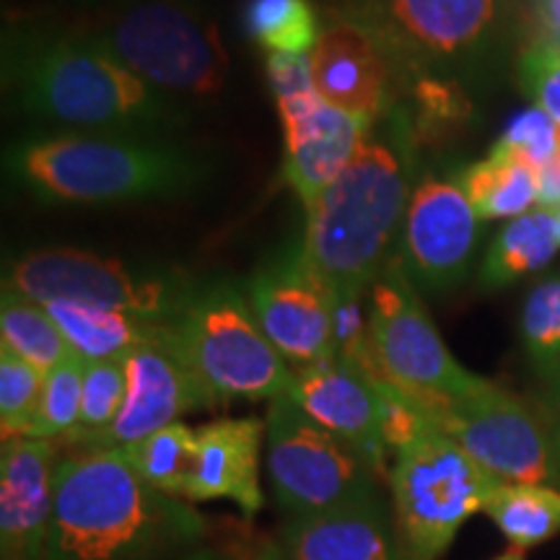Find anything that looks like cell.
<instances>
[{
	"label": "cell",
	"mask_w": 560,
	"mask_h": 560,
	"mask_svg": "<svg viewBox=\"0 0 560 560\" xmlns=\"http://www.w3.org/2000/svg\"><path fill=\"white\" fill-rule=\"evenodd\" d=\"M552 213H556V231H558V242H560V208L552 210Z\"/></svg>",
	"instance_id": "cell-42"
},
{
	"label": "cell",
	"mask_w": 560,
	"mask_h": 560,
	"mask_svg": "<svg viewBox=\"0 0 560 560\" xmlns=\"http://www.w3.org/2000/svg\"><path fill=\"white\" fill-rule=\"evenodd\" d=\"M545 384H548V395H550L552 405H560V361H558V366L552 369L548 376H545Z\"/></svg>",
	"instance_id": "cell-38"
},
{
	"label": "cell",
	"mask_w": 560,
	"mask_h": 560,
	"mask_svg": "<svg viewBox=\"0 0 560 560\" xmlns=\"http://www.w3.org/2000/svg\"><path fill=\"white\" fill-rule=\"evenodd\" d=\"M265 459L276 499L291 516L322 514L380 495V472L353 446L314 423L289 395L268 405Z\"/></svg>",
	"instance_id": "cell-10"
},
{
	"label": "cell",
	"mask_w": 560,
	"mask_h": 560,
	"mask_svg": "<svg viewBox=\"0 0 560 560\" xmlns=\"http://www.w3.org/2000/svg\"><path fill=\"white\" fill-rule=\"evenodd\" d=\"M42 306L50 312L73 353L86 361L125 359L130 350L156 338L161 325L132 312L79 304V301H47Z\"/></svg>",
	"instance_id": "cell-23"
},
{
	"label": "cell",
	"mask_w": 560,
	"mask_h": 560,
	"mask_svg": "<svg viewBox=\"0 0 560 560\" xmlns=\"http://www.w3.org/2000/svg\"><path fill=\"white\" fill-rule=\"evenodd\" d=\"M75 26L138 79L185 107L226 86V45L198 0H115Z\"/></svg>",
	"instance_id": "cell-5"
},
{
	"label": "cell",
	"mask_w": 560,
	"mask_h": 560,
	"mask_svg": "<svg viewBox=\"0 0 560 560\" xmlns=\"http://www.w3.org/2000/svg\"><path fill=\"white\" fill-rule=\"evenodd\" d=\"M486 514L516 550H532L560 535V490L552 486H503Z\"/></svg>",
	"instance_id": "cell-26"
},
{
	"label": "cell",
	"mask_w": 560,
	"mask_h": 560,
	"mask_svg": "<svg viewBox=\"0 0 560 560\" xmlns=\"http://www.w3.org/2000/svg\"><path fill=\"white\" fill-rule=\"evenodd\" d=\"M0 338H3V348L32 363L42 374H50L58 363L73 355V348L68 346L66 335L55 325L50 312L37 301L13 296V293H3Z\"/></svg>",
	"instance_id": "cell-28"
},
{
	"label": "cell",
	"mask_w": 560,
	"mask_h": 560,
	"mask_svg": "<svg viewBox=\"0 0 560 560\" xmlns=\"http://www.w3.org/2000/svg\"><path fill=\"white\" fill-rule=\"evenodd\" d=\"M289 397L314 423L353 446L376 472H389L376 382L332 355L293 371Z\"/></svg>",
	"instance_id": "cell-17"
},
{
	"label": "cell",
	"mask_w": 560,
	"mask_h": 560,
	"mask_svg": "<svg viewBox=\"0 0 560 560\" xmlns=\"http://www.w3.org/2000/svg\"><path fill=\"white\" fill-rule=\"evenodd\" d=\"M115 452H120L138 478L149 482L151 488L185 499L195 472V457H198V431L177 420Z\"/></svg>",
	"instance_id": "cell-25"
},
{
	"label": "cell",
	"mask_w": 560,
	"mask_h": 560,
	"mask_svg": "<svg viewBox=\"0 0 560 560\" xmlns=\"http://www.w3.org/2000/svg\"><path fill=\"white\" fill-rule=\"evenodd\" d=\"M195 280L161 265H136L83 249H34L5 268L3 293L37 301H79L166 322Z\"/></svg>",
	"instance_id": "cell-9"
},
{
	"label": "cell",
	"mask_w": 560,
	"mask_h": 560,
	"mask_svg": "<svg viewBox=\"0 0 560 560\" xmlns=\"http://www.w3.org/2000/svg\"><path fill=\"white\" fill-rule=\"evenodd\" d=\"M13 179L52 206H120L174 200L200 190L208 161L177 138L52 132L9 156Z\"/></svg>",
	"instance_id": "cell-4"
},
{
	"label": "cell",
	"mask_w": 560,
	"mask_h": 560,
	"mask_svg": "<svg viewBox=\"0 0 560 560\" xmlns=\"http://www.w3.org/2000/svg\"><path fill=\"white\" fill-rule=\"evenodd\" d=\"M291 560H402L395 524L380 495L312 516H291L283 529Z\"/></svg>",
	"instance_id": "cell-20"
},
{
	"label": "cell",
	"mask_w": 560,
	"mask_h": 560,
	"mask_svg": "<svg viewBox=\"0 0 560 560\" xmlns=\"http://www.w3.org/2000/svg\"><path fill=\"white\" fill-rule=\"evenodd\" d=\"M86 359L73 353L45 376V387L26 439H68L79 429Z\"/></svg>",
	"instance_id": "cell-29"
},
{
	"label": "cell",
	"mask_w": 560,
	"mask_h": 560,
	"mask_svg": "<svg viewBox=\"0 0 560 560\" xmlns=\"http://www.w3.org/2000/svg\"><path fill=\"white\" fill-rule=\"evenodd\" d=\"M242 24L268 55H312L322 34L312 0H247Z\"/></svg>",
	"instance_id": "cell-27"
},
{
	"label": "cell",
	"mask_w": 560,
	"mask_h": 560,
	"mask_svg": "<svg viewBox=\"0 0 560 560\" xmlns=\"http://www.w3.org/2000/svg\"><path fill=\"white\" fill-rule=\"evenodd\" d=\"M265 73L276 96L280 122L296 120L322 102L312 81L310 55H268Z\"/></svg>",
	"instance_id": "cell-33"
},
{
	"label": "cell",
	"mask_w": 560,
	"mask_h": 560,
	"mask_svg": "<svg viewBox=\"0 0 560 560\" xmlns=\"http://www.w3.org/2000/svg\"><path fill=\"white\" fill-rule=\"evenodd\" d=\"M392 524L402 560H436L503 482L433 429L392 454Z\"/></svg>",
	"instance_id": "cell-8"
},
{
	"label": "cell",
	"mask_w": 560,
	"mask_h": 560,
	"mask_svg": "<svg viewBox=\"0 0 560 560\" xmlns=\"http://www.w3.org/2000/svg\"><path fill=\"white\" fill-rule=\"evenodd\" d=\"M265 420L255 416L219 418L198 429V457L185 501H231L244 514L265 506L260 452Z\"/></svg>",
	"instance_id": "cell-19"
},
{
	"label": "cell",
	"mask_w": 560,
	"mask_h": 560,
	"mask_svg": "<svg viewBox=\"0 0 560 560\" xmlns=\"http://www.w3.org/2000/svg\"><path fill=\"white\" fill-rule=\"evenodd\" d=\"M206 520L161 493L115 450L58 462L45 560H208Z\"/></svg>",
	"instance_id": "cell-2"
},
{
	"label": "cell",
	"mask_w": 560,
	"mask_h": 560,
	"mask_svg": "<svg viewBox=\"0 0 560 560\" xmlns=\"http://www.w3.org/2000/svg\"><path fill=\"white\" fill-rule=\"evenodd\" d=\"M556 213L537 208L509 221L495 240L480 268V285L486 291H501L532 272L548 268L558 255Z\"/></svg>",
	"instance_id": "cell-24"
},
{
	"label": "cell",
	"mask_w": 560,
	"mask_h": 560,
	"mask_svg": "<svg viewBox=\"0 0 560 560\" xmlns=\"http://www.w3.org/2000/svg\"><path fill=\"white\" fill-rule=\"evenodd\" d=\"M244 289L265 335L291 366L332 359L335 291L312 268L304 244L257 265Z\"/></svg>",
	"instance_id": "cell-13"
},
{
	"label": "cell",
	"mask_w": 560,
	"mask_h": 560,
	"mask_svg": "<svg viewBox=\"0 0 560 560\" xmlns=\"http://www.w3.org/2000/svg\"><path fill=\"white\" fill-rule=\"evenodd\" d=\"M480 219L459 182L423 177L412 187L397 260L418 291L450 293L470 276Z\"/></svg>",
	"instance_id": "cell-14"
},
{
	"label": "cell",
	"mask_w": 560,
	"mask_h": 560,
	"mask_svg": "<svg viewBox=\"0 0 560 560\" xmlns=\"http://www.w3.org/2000/svg\"><path fill=\"white\" fill-rule=\"evenodd\" d=\"M125 395H128V371H125V359L86 361V371H83L79 429L62 441L73 446H83L89 439H94L96 433L109 429L112 420L120 416Z\"/></svg>",
	"instance_id": "cell-31"
},
{
	"label": "cell",
	"mask_w": 560,
	"mask_h": 560,
	"mask_svg": "<svg viewBox=\"0 0 560 560\" xmlns=\"http://www.w3.org/2000/svg\"><path fill=\"white\" fill-rule=\"evenodd\" d=\"M412 120L384 117L363 132L338 179L306 208L304 252L335 293L371 291L397 242L410 202Z\"/></svg>",
	"instance_id": "cell-3"
},
{
	"label": "cell",
	"mask_w": 560,
	"mask_h": 560,
	"mask_svg": "<svg viewBox=\"0 0 560 560\" xmlns=\"http://www.w3.org/2000/svg\"><path fill=\"white\" fill-rule=\"evenodd\" d=\"M3 83L21 109L70 132L177 138L190 125L185 104L138 79L75 24L5 32Z\"/></svg>",
	"instance_id": "cell-1"
},
{
	"label": "cell",
	"mask_w": 560,
	"mask_h": 560,
	"mask_svg": "<svg viewBox=\"0 0 560 560\" xmlns=\"http://www.w3.org/2000/svg\"><path fill=\"white\" fill-rule=\"evenodd\" d=\"M495 143L503 149L520 151L522 156H527L532 164L542 170L558 151V122L532 104L511 117Z\"/></svg>",
	"instance_id": "cell-35"
},
{
	"label": "cell",
	"mask_w": 560,
	"mask_h": 560,
	"mask_svg": "<svg viewBox=\"0 0 560 560\" xmlns=\"http://www.w3.org/2000/svg\"><path fill=\"white\" fill-rule=\"evenodd\" d=\"M540 208H560V125H558V151L540 170Z\"/></svg>",
	"instance_id": "cell-36"
},
{
	"label": "cell",
	"mask_w": 560,
	"mask_h": 560,
	"mask_svg": "<svg viewBox=\"0 0 560 560\" xmlns=\"http://www.w3.org/2000/svg\"><path fill=\"white\" fill-rule=\"evenodd\" d=\"M524 353L537 374L548 376L560 361V272L527 293L520 317Z\"/></svg>",
	"instance_id": "cell-30"
},
{
	"label": "cell",
	"mask_w": 560,
	"mask_h": 560,
	"mask_svg": "<svg viewBox=\"0 0 560 560\" xmlns=\"http://www.w3.org/2000/svg\"><path fill=\"white\" fill-rule=\"evenodd\" d=\"M532 11L540 30L537 37L560 45V0H532Z\"/></svg>",
	"instance_id": "cell-37"
},
{
	"label": "cell",
	"mask_w": 560,
	"mask_h": 560,
	"mask_svg": "<svg viewBox=\"0 0 560 560\" xmlns=\"http://www.w3.org/2000/svg\"><path fill=\"white\" fill-rule=\"evenodd\" d=\"M75 3L86 5V9H100V5H107V3H115V0H75Z\"/></svg>",
	"instance_id": "cell-41"
},
{
	"label": "cell",
	"mask_w": 560,
	"mask_h": 560,
	"mask_svg": "<svg viewBox=\"0 0 560 560\" xmlns=\"http://www.w3.org/2000/svg\"><path fill=\"white\" fill-rule=\"evenodd\" d=\"M45 376L32 363L0 348V429L3 441L30 436Z\"/></svg>",
	"instance_id": "cell-32"
},
{
	"label": "cell",
	"mask_w": 560,
	"mask_h": 560,
	"mask_svg": "<svg viewBox=\"0 0 560 560\" xmlns=\"http://www.w3.org/2000/svg\"><path fill=\"white\" fill-rule=\"evenodd\" d=\"M283 125V177L310 208L353 159L366 128L322 100L312 112Z\"/></svg>",
	"instance_id": "cell-21"
},
{
	"label": "cell",
	"mask_w": 560,
	"mask_h": 560,
	"mask_svg": "<svg viewBox=\"0 0 560 560\" xmlns=\"http://www.w3.org/2000/svg\"><path fill=\"white\" fill-rule=\"evenodd\" d=\"M558 408V418H556V429H552V439H556V452H558V459H560V405Z\"/></svg>",
	"instance_id": "cell-40"
},
{
	"label": "cell",
	"mask_w": 560,
	"mask_h": 560,
	"mask_svg": "<svg viewBox=\"0 0 560 560\" xmlns=\"http://www.w3.org/2000/svg\"><path fill=\"white\" fill-rule=\"evenodd\" d=\"M310 62L322 100L363 128L395 112L397 94L405 86L400 68L376 34L350 13L338 11L327 19Z\"/></svg>",
	"instance_id": "cell-15"
},
{
	"label": "cell",
	"mask_w": 560,
	"mask_h": 560,
	"mask_svg": "<svg viewBox=\"0 0 560 560\" xmlns=\"http://www.w3.org/2000/svg\"><path fill=\"white\" fill-rule=\"evenodd\" d=\"M520 0H348L342 11L376 34L402 81L465 89L493 66Z\"/></svg>",
	"instance_id": "cell-7"
},
{
	"label": "cell",
	"mask_w": 560,
	"mask_h": 560,
	"mask_svg": "<svg viewBox=\"0 0 560 560\" xmlns=\"http://www.w3.org/2000/svg\"><path fill=\"white\" fill-rule=\"evenodd\" d=\"M431 423L459 444L482 470L506 486L560 482L556 439L522 397L482 380L478 389L425 410Z\"/></svg>",
	"instance_id": "cell-12"
},
{
	"label": "cell",
	"mask_w": 560,
	"mask_h": 560,
	"mask_svg": "<svg viewBox=\"0 0 560 560\" xmlns=\"http://www.w3.org/2000/svg\"><path fill=\"white\" fill-rule=\"evenodd\" d=\"M524 94L560 125V45L535 37L516 62Z\"/></svg>",
	"instance_id": "cell-34"
},
{
	"label": "cell",
	"mask_w": 560,
	"mask_h": 560,
	"mask_svg": "<svg viewBox=\"0 0 560 560\" xmlns=\"http://www.w3.org/2000/svg\"><path fill=\"white\" fill-rule=\"evenodd\" d=\"M459 187L480 221H514L540 206V166L495 143L486 159L462 170Z\"/></svg>",
	"instance_id": "cell-22"
},
{
	"label": "cell",
	"mask_w": 560,
	"mask_h": 560,
	"mask_svg": "<svg viewBox=\"0 0 560 560\" xmlns=\"http://www.w3.org/2000/svg\"><path fill=\"white\" fill-rule=\"evenodd\" d=\"M161 338L192 371L215 405L278 400L291 392L293 369L257 322L244 283L195 280Z\"/></svg>",
	"instance_id": "cell-6"
},
{
	"label": "cell",
	"mask_w": 560,
	"mask_h": 560,
	"mask_svg": "<svg viewBox=\"0 0 560 560\" xmlns=\"http://www.w3.org/2000/svg\"><path fill=\"white\" fill-rule=\"evenodd\" d=\"M58 450L47 439H9L0 457V558L45 560Z\"/></svg>",
	"instance_id": "cell-18"
},
{
	"label": "cell",
	"mask_w": 560,
	"mask_h": 560,
	"mask_svg": "<svg viewBox=\"0 0 560 560\" xmlns=\"http://www.w3.org/2000/svg\"><path fill=\"white\" fill-rule=\"evenodd\" d=\"M495 560H524V550L511 548V550H506V552H501V556L495 558Z\"/></svg>",
	"instance_id": "cell-39"
},
{
	"label": "cell",
	"mask_w": 560,
	"mask_h": 560,
	"mask_svg": "<svg viewBox=\"0 0 560 560\" xmlns=\"http://www.w3.org/2000/svg\"><path fill=\"white\" fill-rule=\"evenodd\" d=\"M369 322L371 346L384 380L408 392L423 410L467 395L482 384V376L462 366L441 340L420 301V291L405 276L397 257H392L371 285Z\"/></svg>",
	"instance_id": "cell-11"
},
{
	"label": "cell",
	"mask_w": 560,
	"mask_h": 560,
	"mask_svg": "<svg viewBox=\"0 0 560 560\" xmlns=\"http://www.w3.org/2000/svg\"><path fill=\"white\" fill-rule=\"evenodd\" d=\"M125 371H128V395L120 416L112 420L109 429L89 439L81 450H125L177 423L185 412L219 408L195 380L192 371L161 338V325L156 338L125 355Z\"/></svg>",
	"instance_id": "cell-16"
}]
</instances>
